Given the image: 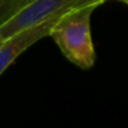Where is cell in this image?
Wrapping results in <instances>:
<instances>
[{
    "instance_id": "obj_1",
    "label": "cell",
    "mask_w": 128,
    "mask_h": 128,
    "mask_svg": "<svg viewBox=\"0 0 128 128\" xmlns=\"http://www.w3.org/2000/svg\"><path fill=\"white\" fill-rule=\"evenodd\" d=\"M98 6H84L64 14L50 32V37L65 58L81 69L95 64V50L91 37V15Z\"/></svg>"
},
{
    "instance_id": "obj_2",
    "label": "cell",
    "mask_w": 128,
    "mask_h": 128,
    "mask_svg": "<svg viewBox=\"0 0 128 128\" xmlns=\"http://www.w3.org/2000/svg\"><path fill=\"white\" fill-rule=\"evenodd\" d=\"M105 2L108 0H29L14 17L0 26V42L40 22L59 18L74 8L91 4L99 7Z\"/></svg>"
},
{
    "instance_id": "obj_3",
    "label": "cell",
    "mask_w": 128,
    "mask_h": 128,
    "mask_svg": "<svg viewBox=\"0 0 128 128\" xmlns=\"http://www.w3.org/2000/svg\"><path fill=\"white\" fill-rule=\"evenodd\" d=\"M61 18V17H59ZM59 18L47 20L44 22H40L34 26L26 28L18 33L12 34L11 37L0 42V76L7 70V68L14 64L15 59L25 52L30 46L42 40L43 37L50 36V32L52 26L56 24Z\"/></svg>"
},
{
    "instance_id": "obj_4",
    "label": "cell",
    "mask_w": 128,
    "mask_h": 128,
    "mask_svg": "<svg viewBox=\"0 0 128 128\" xmlns=\"http://www.w3.org/2000/svg\"><path fill=\"white\" fill-rule=\"evenodd\" d=\"M29 0H0V26L12 18Z\"/></svg>"
},
{
    "instance_id": "obj_5",
    "label": "cell",
    "mask_w": 128,
    "mask_h": 128,
    "mask_svg": "<svg viewBox=\"0 0 128 128\" xmlns=\"http://www.w3.org/2000/svg\"><path fill=\"white\" fill-rule=\"evenodd\" d=\"M116 2H121V3H125V4H128V0H116Z\"/></svg>"
}]
</instances>
